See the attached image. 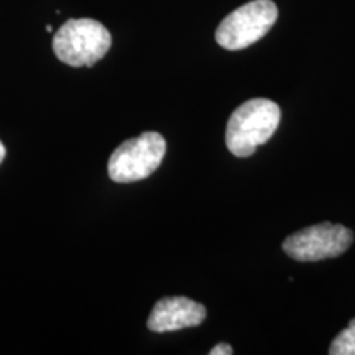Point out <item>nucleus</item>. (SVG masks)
<instances>
[{"mask_svg":"<svg viewBox=\"0 0 355 355\" xmlns=\"http://www.w3.org/2000/svg\"><path fill=\"white\" fill-rule=\"evenodd\" d=\"M206 314L204 304L189 298H163L153 306L146 326L153 332H173L199 326L206 319Z\"/></svg>","mask_w":355,"mask_h":355,"instance_id":"nucleus-6","label":"nucleus"},{"mask_svg":"<svg viewBox=\"0 0 355 355\" xmlns=\"http://www.w3.org/2000/svg\"><path fill=\"white\" fill-rule=\"evenodd\" d=\"M234 350H232V347H230L229 344H225V343H222V344H217L214 349H211V355H230L232 354Z\"/></svg>","mask_w":355,"mask_h":355,"instance_id":"nucleus-8","label":"nucleus"},{"mask_svg":"<svg viewBox=\"0 0 355 355\" xmlns=\"http://www.w3.org/2000/svg\"><path fill=\"white\" fill-rule=\"evenodd\" d=\"M279 107L277 102L270 99H250L243 102L230 115L225 144L235 157H250L260 145H263L277 132Z\"/></svg>","mask_w":355,"mask_h":355,"instance_id":"nucleus-1","label":"nucleus"},{"mask_svg":"<svg viewBox=\"0 0 355 355\" xmlns=\"http://www.w3.org/2000/svg\"><path fill=\"white\" fill-rule=\"evenodd\" d=\"M46 32H48V33L53 32V26H51V25H46Z\"/></svg>","mask_w":355,"mask_h":355,"instance_id":"nucleus-10","label":"nucleus"},{"mask_svg":"<svg viewBox=\"0 0 355 355\" xmlns=\"http://www.w3.org/2000/svg\"><path fill=\"white\" fill-rule=\"evenodd\" d=\"M352 241L354 234L350 229L322 222L291 234L283 242V250L298 261H319L343 255Z\"/></svg>","mask_w":355,"mask_h":355,"instance_id":"nucleus-5","label":"nucleus"},{"mask_svg":"<svg viewBox=\"0 0 355 355\" xmlns=\"http://www.w3.org/2000/svg\"><path fill=\"white\" fill-rule=\"evenodd\" d=\"M166 153V141L157 132L123 141L109 158V176L115 183H133L158 170Z\"/></svg>","mask_w":355,"mask_h":355,"instance_id":"nucleus-3","label":"nucleus"},{"mask_svg":"<svg viewBox=\"0 0 355 355\" xmlns=\"http://www.w3.org/2000/svg\"><path fill=\"white\" fill-rule=\"evenodd\" d=\"M3 158H6V146L0 141V163L3 162Z\"/></svg>","mask_w":355,"mask_h":355,"instance_id":"nucleus-9","label":"nucleus"},{"mask_svg":"<svg viewBox=\"0 0 355 355\" xmlns=\"http://www.w3.org/2000/svg\"><path fill=\"white\" fill-rule=\"evenodd\" d=\"M112 44L109 30L97 20L71 19L61 25L53 38L58 60L73 68L94 66Z\"/></svg>","mask_w":355,"mask_h":355,"instance_id":"nucleus-2","label":"nucleus"},{"mask_svg":"<svg viewBox=\"0 0 355 355\" xmlns=\"http://www.w3.org/2000/svg\"><path fill=\"white\" fill-rule=\"evenodd\" d=\"M278 19L272 0H254L229 13L217 26L216 42L230 51L243 50L265 37Z\"/></svg>","mask_w":355,"mask_h":355,"instance_id":"nucleus-4","label":"nucleus"},{"mask_svg":"<svg viewBox=\"0 0 355 355\" xmlns=\"http://www.w3.org/2000/svg\"><path fill=\"white\" fill-rule=\"evenodd\" d=\"M331 355H355V318L340 331L329 347Z\"/></svg>","mask_w":355,"mask_h":355,"instance_id":"nucleus-7","label":"nucleus"}]
</instances>
